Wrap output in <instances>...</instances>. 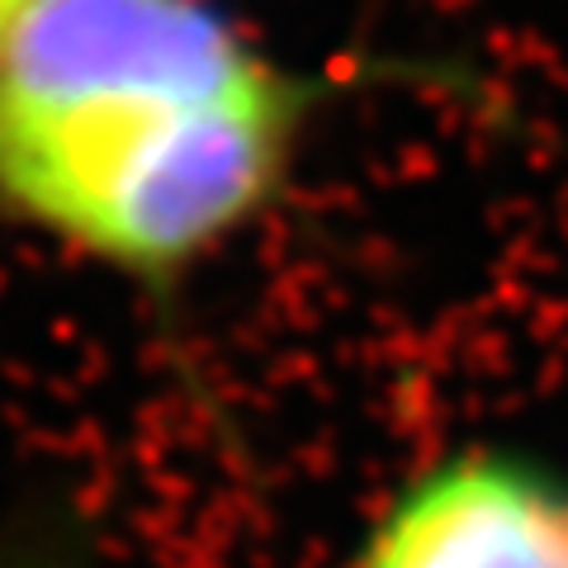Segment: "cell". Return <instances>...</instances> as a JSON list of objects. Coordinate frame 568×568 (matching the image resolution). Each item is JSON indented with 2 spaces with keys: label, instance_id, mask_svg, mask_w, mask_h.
Returning a JSON list of instances; mask_svg holds the SVG:
<instances>
[{
  "label": "cell",
  "instance_id": "cell-1",
  "mask_svg": "<svg viewBox=\"0 0 568 568\" xmlns=\"http://www.w3.org/2000/svg\"><path fill=\"white\" fill-rule=\"evenodd\" d=\"M308 110L219 0H29L0 33V227L166 294L265 219Z\"/></svg>",
  "mask_w": 568,
  "mask_h": 568
},
{
  "label": "cell",
  "instance_id": "cell-2",
  "mask_svg": "<svg viewBox=\"0 0 568 568\" xmlns=\"http://www.w3.org/2000/svg\"><path fill=\"white\" fill-rule=\"evenodd\" d=\"M351 568H568V484L517 450H455L379 507Z\"/></svg>",
  "mask_w": 568,
  "mask_h": 568
},
{
  "label": "cell",
  "instance_id": "cell-3",
  "mask_svg": "<svg viewBox=\"0 0 568 568\" xmlns=\"http://www.w3.org/2000/svg\"><path fill=\"white\" fill-rule=\"evenodd\" d=\"M0 568H62L43 555H24V549H0Z\"/></svg>",
  "mask_w": 568,
  "mask_h": 568
},
{
  "label": "cell",
  "instance_id": "cell-4",
  "mask_svg": "<svg viewBox=\"0 0 568 568\" xmlns=\"http://www.w3.org/2000/svg\"><path fill=\"white\" fill-rule=\"evenodd\" d=\"M24 6H29V0H0V33H6V24H10Z\"/></svg>",
  "mask_w": 568,
  "mask_h": 568
}]
</instances>
